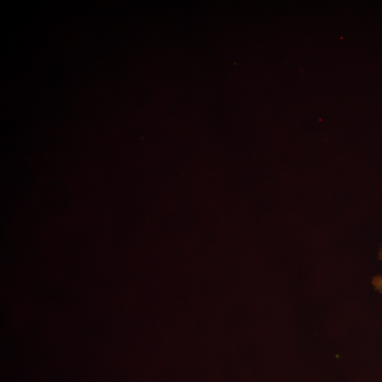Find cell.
<instances>
[{
	"mask_svg": "<svg viewBox=\"0 0 382 382\" xmlns=\"http://www.w3.org/2000/svg\"><path fill=\"white\" fill-rule=\"evenodd\" d=\"M378 257L382 260V247L379 250ZM372 285L380 294H382V276L376 275L372 278Z\"/></svg>",
	"mask_w": 382,
	"mask_h": 382,
	"instance_id": "1",
	"label": "cell"
}]
</instances>
